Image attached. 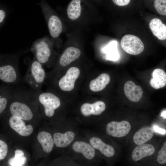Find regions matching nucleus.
Returning a JSON list of instances; mask_svg holds the SVG:
<instances>
[{
  "label": "nucleus",
  "instance_id": "f257e3e1",
  "mask_svg": "<svg viewBox=\"0 0 166 166\" xmlns=\"http://www.w3.org/2000/svg\"><path fill=\"white\" fill-rule=\"evenodd\" d=\"M29 50L26 49L13 53H0V80L2 83L12 85L21 81L19 59L22 55Z\"/></svg>",
  "mask_w": 166,
  "mask_h": 166
},
{
  "label": "nucleus",
  "instance_id": "f03ea898",
  "mask_svg": "<svg viewBox=\"0 0 166 166\" xmlns=\"http://www.w3.org/2000/svg\"><path fill=\"white\" fill-rule=\"evenodd\" d=\"M27 69L23 81L35 92L42 91V86L45 82L47 73L43 65L34 57L27 58Z\"/></svg>",
  "mask_w": 166,
  "mask_h": 166
},
{
  "label": "nucleus",
  "instance_id": "7ed1b4c3",
  "mask_svg": "<svg viewBox=\"0 0 166 166\" xmlns=\"http://www.w3.org/2000/svg\"><path fill=\"white\" fill-rule=\"evenodd\" d=\"M53 46L51 39L46 36L34 42L30 49L38 61L43 66L49 68L54 63Z\"/></svg>",
  "mask_w": 166,
  "mask_h": 166
},
{
  "label": "nucleus",
  "instance_id": "20e7f679",
  "mask_svg": "<svg viewBox=\"0 0 166 166\" xmlns=\"http://www.w3.org/2000/svg\"><path fill=\"white\" fill-rule=\"evenodd\" d=\"M33 91L37 96L38 101L43 108L45 115L48 117H52L55 110L61 105L59 98L53 92L49 90H47L45 92Z\"/></svg>",
  "mask_w": 166,
  "mask_h": 166
},
{
  "label": "nucleus",
  "instance_id": "39448f33",
  "mask_svg": "<svg viewBox=\"0 0 166 166\" xmlns=\"http://www.w3.org/2000/svg\"><path fill=\"white\" fill-rule=\"evenodd\" d=\"M42 9L52 38H57L62 30V25L59 18L56 15L48 5L42 3Z\"/></svg>",
  "mask_w": 166,
  "mask_h": 166
},
{
  "label": "nucleus",
  "instance_id": "423d86ee",
  "mask_svg": "<svg viewBox=\"0 0 166 166\" xmlns=\"http://www.w3.org/2000/svg\"><path fill=\"white\" fill-rule=\"evenodd\" d=\"M80 74V70L78 68L72 67L69 68L65 73L57 81V86L60 91L68 92L71 91L75 86L76 80Z\"/></svg>",
  "mask_w": 166,
  "mask_h": 166
},
{
  "label": "nucleus",
  "instance_id": "0eeeda50",
  "mask_svg": "<svg viewBox=\"0 0 166 166\" xmlns=\"http://www.w3.org/2000/svg\"><path fill=\"white\" fill-rule=\"evenodd\" d=\"M121 45L126 53L132 55H137L144 50V46L138 37L131 34L124 36L121 41Z\"/></svg>",
  "mask_w": 166,
  "mask_h": 166
},
{
  "label": "nucleus",
  "instance_id": "6e6552de",
  "mask_svg": "<svg viewBox=\"0 0 166 166\" xmlns=\"http://www.w3.org/2000/svg\"><path fill=\"white\" fill-rule=\"evenodd\" d=\"M131 124L128 121H113L107 124L106 131L107 133L110 136L120 138L127 135L131 131Z\"/></svg>",
  "mask_w": 166,
  "mask_h": 166
},
{
  "label": "nucleus",
  "instance_id": "1a4fd4ad",
  "mask_svg": "<svg viewBox=\"0 0 166 166\" xmlns=\"http://www.w3.org/2000/svg\"><path fill=\"white\" fill-rule=\"evenodd\" d=\"M9 109L13 116L23 120H29L33 117L32 112L29 106L26 103L18 101H15L11 103Z\"/></svg>",
  "mask_w": 166,
  "mask_h": 166
},
{
  "label": "nucleus",
  "instance_id": "9d476101",
  "mask_svg": "<svg viewBox=\"0 0 166 166\" xmlns=\"http://www.w3.org/2000/svg\"><path fill=\"white\" fill-rule=\"evenodd\" d=\"M81 51L78 49L69 46L65 49L60 55L57 67L64 68L77 59L80 56Z\"/></svg>",
  "mask_w": 166,
  "mask_h": 166
},
{
  "label": "nucleus",
  "instance_id": "9b49d317",
  "mask_svg": "<svg viewBox=\"0 0 166 166\" xmlns=\"http://www.w3.org/2000/svg\"><path fill=\"white\" fill-rule=\"evenodd\" d=\"M155 151V147L152 144L146 143L137 145L132 151L131 158L133 161L138 162L152 156Z\"/></svg>",
  "mask_w": 166,
  "mask_h": 166
},
{
  "label": "nucleus",
  "instance_id": "f8f14e48",
  "mask_svg": "<svg viewBox=\"0 0 166 166\" xmlns=\"http://www.w3.org/2000/svg\"><path fill=\"white\" fill-rule=\"evenodd\" d=\"M124 91L127 99L132 102H138L142 97L143 91L141 87L136 85L131 81H128L125 83Z\"/></svg>",
  "mask_w": 166,
  "mask_h": 166
},
{
  "label": "nucleus",
  "instance_id": "ddd939ff",
  "mask_svg": "<svg viewBox=\"0 0 166 166\" xmlns=\"http://www.w3.org/2000/svg\"><path fill=\"white\" fill-rule=\"evenodd\" d=\"M154 133L155 130L152 127L143 126L134 133L132 137L133 141L136 145L144 144L152 138Z\"/></svg>",
  "mask_w": 166,
  "mask_h": 166
},
{
  "label": "nucleus",
  "instance_id": "4468645a",
  "mask_svg": "<svg viewBox=\"0 0 166 166\" xmlns=\"http://www.w3.org/2000/svg\"><path fill=\"white\" fill-rule=\"evenodd\" d=\"M22 120L13 116H11L9 119V125L11 128L19 135L25 136H29L33 132V127L30 125L26 126Z\"/></svg>",
  "mask_w": 166,
  "mask_h": 166
},
{
  "label": "nucleus",
  "instance_id": "2eb2a0df",
  "mask_svg": "<svg viewBox=\"0 0 166 166\" xmlns=\"http://www.w3.org/2000/svg\"><path fill=\"white\" fill-rule=\"evenodd\" d=\"M105 105L103 101H98L93 104H83L81 107L80 110L84 116L88 117L91 115H99L105 110Z\"/></svg>",
  "mask_w": 166,
  "mask_h": 166
},
{
  "label": "nucleus",
  "instance_id": "dca6fc26",
  "mask_svg": "<svg viewBox=\"0 0 166 166\" xmlns=\"http://www.w3.org/2000/svg\"><path fill=\"white\" fill-rule=\"evenodd\" d=\"M89 142L93 148L99 150L107 157H112L115 154L114 148L111 145L104 143L99 138L93 137L90 139Z\"/></svg>",
  "mask_w": 166,
  "mask_h": 166
},
{
  "label": "nucleus",
  "instance_id": "f3484780",
  "mask_svg": "<svg viewBox=\"0 0 166 166\" xmlns=\"http://www.w3.org/2000/svg\"><path fill=\"white\" fill-rule=\"evenodd\" d=\"M149 27L153 35L158 39L166 40V25L160 19L156 18L151 20Z\"/></svg>",
  "mask_w": 166,
  "mask_h": 166
},
{
  "label": "nucleus",
  "instance_id": "a211bd4d",
  "mask_svg": "<svg viewBox=\"0 0 166 166\" xmlns=\"http://www.w3.org/2000/svg\"><path fill=\"white\" fill-rule=\"evenodd\" d=\"M152 76L149 83L153 88L157 89L166 85V72L163 69H155L152 73Z\"/></svg>",
  "mask_w": 166,
  "mask_h": 166
},
{
  "label": "nucleus",
  "instance_id": "6ab92c4d",
  "mask_svg": "<svg viewBox=\"0 0 166 166\" xmlns=\"http://www.w3.org/2000/svg\"><path fill=\"white\" fill-rule=\"evenodd\" d=\"M72 148L75 152L82 153L88 160L92 159L95 156V150L93 147L83 141L74 142L72 145Z\"/></svg>",
  "mask_w": 166,
  "mask_h": 166
},
{
  "label": "nucleus",
  "instance_id": "aec40b11",
  "mask_svg": "<svg viewBox=\"0 0 166 166\" xmlns=\"http://www.w3.org/2000/svg\"><path fill=\"white\" fill-rule=\"evenodd\" d=\"M110 81L109 75L105 73L100 75L96 78L90 82L89 87L93 92H97L103 89Z\"/></svg>",
  "mask_w": 166,
  "mask_h": 166
},
{
  "label": "nucleus",
  "instance_id": "412c9836",
  "mask_svg": "<svg viewBox=\"0 0 166 166\" xmlns=\"http://www.w3.org/2000/svg\"><path fill=\"white\" fill-rule=\"evenodd\" d=\"M74 133L70 131L64 133L59 132L55 133L53 139L56 146L59 148H64L69 145L73 140Z\"/></svg>",
  "mask_w": 166,
  "mask_h": 166
},
{
  "label": "nucleus",
  "instance_id": "4be33fe9",
  "mask_svg": "<svg viewBox=\"0 0 166 166\" xmlns=\"http://www.w3.org/2000/svg\"><path fill=\"white\" fill-rule=\"evenodd\" d=\"M11 85L2 83L0 86V113L6 109L8 99L11 97L14 88Z\"/></svg>",
  "mask_w": 166,
  "mask_h": 166
},
{
  "label": "nucleus",
  "instance_id": "5701e85b",
  "mask_svg": "<svg viewBox=\"0 0 166 166\" xmlns=\"http://www.w3.org/2000/svg\"><path fill=\"white\" fill-rule=\"evenodd\" d=\"M37 138L45 152L49 153L52 151L54 143L49 133L45 131L41 132L38 134Z\"/></svg>",
  "mask_w": 166,
  "mask_h": 166
},
{
  "label": "nucleus",
  "instance_id": "b1692460",
  "mask_svg": "<svg viewBox=\"0 0 166 166\" xmlns=\"http://www.w3.org/2000/svg\"><path fill=\"white\" fill-rule=\"evenodd\" d=\"M67 13L68 17L71 19L78 18L81 13V0H72L68 6Z\"/></svg>",
  "mask_w": 166,
  "mask_h": 166
},
{
  "label": "nucleus",
  "instance_id": "393cba45",
  "mask_svg": "<svg viewBox=\"0 0 166 166\" xmlns=\"http://www.w3.org/2000/svg\"><path fill=\"white\" fill-rule=\"evenodd\" d=\"M117 42L114 41L110 42L105 48L104 51L107 53V58L111 61H117L119 57V55L117 49Z\"/></svg>",
  "mask_w": 166,
  "mask_h": 166
},
{
  "label": "nucleus",
  "instance_id": "a878e982",
  "mask_svg": "<svg viewBox=\"0 0 166 166\" xmlns=\"http://www.w3.org/2000/svg\"><path fill=\"white\" fill-rule=\"evenodd\" d=\"M26 161V158L22 151L17 149L15 152V156L9 159L8 163L11 166H21L25 163Z\"/></svg>",
  "mask_w": 166,
  "mask_h": 166
},
{
  "label": "nucleus",
  "instance_id": "bb28decb",
  "mask_svg": "<svg viewBox=\"0 0 166 166\" xmlns=\"http://www.w3.org/2000/svg\"><path fill=\"white\" fill-rule=\"evenodd\" d=\"M154 6L156 10L159 14L166 16V0H155Z\"/></svg>",
  "mask_w": 166,
  "mask_h": 166
},
{
  "label": "nucleus",
  "instance_id": "cd10ccee",
  "mask_svg": "<svg viewBox=\"0 0 166 166\" xmlns=\"http://www.w3.org/2000/svg\"><path fill=\"white\" fill-rule=\"evenodd\" d=\"M157 162L161 164H166V141L158 151L156 157Z\"/></svg>",
  "mask_w": 166,
  "mask_h": 166
},
{
  "label": "nucleus",
  "instance_id": "c85d7f7f",
  "mask_svg": "<svg viewBox=\"0 0 166 166\" xmlns=\"http://www.w3.org/2000/svg\"><path fill=\"white\" fill-rule=\"evenodd\" d=\"M8 152L7 144L3 141L0 140V160L4 159L6 156Z\"/></svg>",
  "mask_w": 166,
  "mask_h": 166
},
{
  "label": "nucleus",
  "instance_id": "c756f323",
  "mask_svg": "<svg viewBox=\"0 0 166 166\" xmlns=\"http://www.w3.org/2000/svg\"><path fill=\"white\" fill-rule=\"evenodd\" d=\"M113 3L117 5L122 6L128 5L130 0H112Z\"/></svg>",
  "mask_w": 166,
  "mask_h": 166
},
{
  "label": "nucleus",
  "instance_id": "7c9ffc66",
  "mask_svg": "<svg viewBox=\"0 0 166 166\" xmlns=\"http://www.w3.org/2000/svg\"><path fill=\"white\" fill-rule=\"evenodd\" d=\"M6 11L4 10L1 9L0 10V26H1L3 24L5 20L6 16Z\"/></svg>",
  "mask_w": 166,
  "mask_h": 166
},
{
  "label": "nucleus",
  "instance_id": "2f4dec72",
  "mask_svg": "<svg viewBox=\"0 0 166 166\" xmlns=\"http://www.w3.org/2000/svg\"><path fill=\"white\" fill-rule=\"evenodd\" d=\"M154 129L156 132L161 134H164L166 133V131L164 129L160 128L157 126H156L155 128H154Z\"/></svg>",
  "mask_w": 166,
  "mask_h": 166
},
{
  "label": "nucleus",
  "instance_id": "473e14b6",
  "mask_svg": "<svg viewBox=\"0 0 166 166\" xmlns=\"http://www.w3.org/2000/svg\"><path fill=\"white\" fill-rule=\"evenodd\" d=\"M161 116L166 118V110H164L162 112Z\"/></svg>",
  "mask_w": 166,
  "mask_h": 166
}]
</instances>
